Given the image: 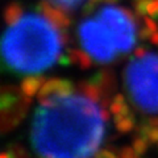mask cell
<instances>
[{"label":"cell","mask_w":158,"mask_h":158,"mask_svg":"<svg viewBox=\"0 0 158 158\" xmlns=\"http://www.w3.org/2000/svg\"><path fill=\"white\" fill-rule=\"evenodd\" d=\"M45 12H11L8 27L0 36V70L33 77L48 71L61 59L65 38L61 15Z\"/></svg>","instance_id":"cell-2"},{"label":"cell","mask_w":158,"mask_h":158,"mask_svg":"<svg viewBox=\"0 0 158 158\" xmlns=\"http://www.w3.org/2000/svg\"><path fill=\"white\" fill-rule=\"evenodd\" d=\"M0 158H15V157H12L11 154H2V156H0Z\"/></svg>","instance_id":"cell-12"},{"label":"cell","mask_w":158,"mask_h":158,"mask_svg":"<svg viewBox=\"0 0 158 158\" xmlns=\"http://www.w3.org/2000/svg\"><path fill=\"white\" fill-rule=\"evenodd\" d=\"M133 148H135V152L137 154H144L148 150V138L144 136L137 137L135 141H133Z\"/></svg>","instance_id":"cell-6"},{"label":"cell","mask_w":158,"mask_h":158,"mask_svg":"<svg viewBox=\"0 0 158 158\" xmlns=\"http://www.w3.org/2000/svg\"><path fill=\"white\" fill-rule=\"evenodd\" d=\"M85 57L96 63H110L136 45L137 28L127 9L106 4L91 17L82 20L77 31Z\"/></svg>","instance_id":"cell-3"},{"label":"cell","mask_w":158,"mask_h":158,"mask_svg":"<svg viewBox=\"0 0 158 158\" xmlns=\"http://www.w3.org/2000/svg\"><path fill=\"white\" fill-rule=\"evenodd\" d=\"M87 0H45V6L58 15L71 13L81 9L86 4Z\"/></svg>","instance_id":"cell-5"},{"label":"cell","mask_w":158,"mask_h":158,"mask_svg":"<svg viewBox=\"0 0 158 158\" xmlns=\"http://www.w3.org/2000/svg\"><path fill=\"white\" fill-rule=\"evenodd\" d=\"M150 40H152V42L153 44H156V45H158V32H154L152 34V37H150Z\"/></svg>","instance_id":"cell-11"},{"label":"cell","mask_w":158,"mask_h":158,"mask_svg":"<svg viewBox=\"0 0 158 158\" xmlns=\"http://www.w3.org/2000/svg\"><path fill=\"white\" fill-rule=\"evenodd\" d=\"M145 137H146L150 142H158V127H156V128L150 127Z\"/></svg>","instance_id":"cell-7"},{"label":"cell","mask_w":158,"mask_h":158,"mask_svg":"<svg viewBox=\"0 0 158 158\" xmlns=\"http://www.w3.org/2000/svg\"><path fill=\"white\" fill-rule=\"evenodd\" d=\"M125 88L135 106L146 113H158V56H136L125 69Z\"/></svg>","instance_id":"cell-4"},{"label":"cell","mask_w":158,"mask_h":158,"mask_svg":"<svg viewBox=\"0 0 158 158\" xmlns=\"http://www.w3.org/2000/svg\"><path fill=\"white\" fill-rule=\"evenodd\" d=\"M110 113L95 86L49 81L37 90L31 123L36 158H95L102 154Z\"/></svg>","instance_id":"cell-1"},{"label":"cell","mask_w":158,"mask_h":158,"mask_svg":"<svg viewBox=\"0 0 158 158\" xmlns=\"http://www.w3.org/2000/svg\"><path fill=\"white\" fill-rule=\"evenodd\" d=\"M145 25H146V28L149 29V31H152V33L158 32V25L153 21L152 19H145Z\"/></svg>","instance_id":"cell-8"},{"label":"cell","mask_w":158,"mask_h":158,"mask_svg":"<svg viewBox=\"0 0 158 158\" xmlns=\"http://www.w3.org/2000/svg\"><path fill=\"white\" fill-rule=\"evenodd\" d=\"M135 153L136 152H133L131 148H127V149H124L121 152V157L120 158H133L135 157Z\"/></svg>","instance_id":"cell-9"},{"label":"cell","mask_w":158,"mask_h":158,"mask_svg":"<svg viewBox=\"0 0 158 158\" xmlns=\"http://www.w3.org/2000/svg\"><path fill=\"white\" fill-rule=\"evenodd\" d=\"M148 125L153 127V128L158 127V117H152V118H149V120H148Z\"/></svg>","instance_id":"cell-10"}]
</instances>
